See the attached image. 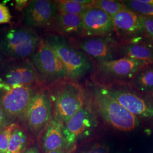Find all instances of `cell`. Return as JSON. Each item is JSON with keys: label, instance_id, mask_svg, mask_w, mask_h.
<instances>
[{"label": "cell", "instance_id": "6da1fadb", "mask_svg": "<svg viewBox=\"0 0 153 153\" xmlns=\"http://www.w3.org/2000/svg\"><path fill=\"white\" fill-rule=\"evenodd\" d=\"M93 95L97 111L113 128L119 131L131 132L141 124L136 116L109 95L105 87L94 88Z\"/></svg>", "mask_w": 153, "mask_h": 153}, {"label": "cell", "instance_id": "7a4b0ae2", "mask_svg": "<svg viewBox=\"0 0 153 153\" xmlns=\"http://www.w3.org/2000/svg\"><path fill=\"white\" fill-rule=\"evenodd\" d=\"M105 88L112 97L137 117L145 129L153 131V95H143L126 90Z\"/></svg>", "mask_w": 153, "mask_h": 153}, {"label": "cell", "instance_id": "3957f363", "mask_svg": "<svg viewBox=\"0 0 153 153\" xmlns=\"http://www.w3.org/2000/svg\"><path fill=\"white\" fill-rule=\"evenodd\" d=\"M97 120L91 108L86 104L64 124L65 149L70 153L78 143L91 135L97 126Z\"/></svg>", "mask_w": 153, "mask_h": 153}, {"label": "cell", "instance_id": "277c9868", "mask_svg": "<svg viewBox=\"0 0 153 153\" xmlns=\"http://www.w3.org/2000/svg\"><path fill=\"white\" fill-rule=\"evenodd\" d=\"M46 40L62 63L67 78L77 80L90 71L91 65L86 56L68 44L63 39L53 36Z\"/></svg>", "mask_w": 153, "mask_h": 153}, {"label": "cell", "instance_id": "5b68a950", "mask_svg": "<svg viewBox=\"0 0 153 153\" xmlns=\"http://www.w3.org/2000/svg\"><path fill=\"white\" fill-rule=\"evenodd\" d=\"M51 95L53 103V115L64 124L86 103V95L82 87L73 83H66Z\"/></svg>", "mask_w": 153, "mask_h": 153}, {"label": "cell", "instance_id": "8992f818", "mask_svg": "<svg viewBox=\"0 0 153 153\" xmlns=\"http://www.w3.org/2000/svg\"><path fill=\"white\" fill-rule=\"evenodd\" d=\"M53 116V105L48 93H35L21 119L28 129L38 137L43 133Z\"/></svg>", "mask_w": 153, "mask_h": 153}, {"label": "cell", "instance_id": "52a82bcc", "mask_svg": "<svg viewBox=\"0 0 153 153\" xmlns=\"http://www.w3.org/2000/svg\"><path fill=\"white\" fill-rule=\"evenodd\" d=\"M40 41L38 35L30 29L13 28L5 35L1 48L4 53L10 57L25 58L35 53Z\"/></svg>", "mask_w": 153, "mask_h": 153}, {"label": "cell", "instance_id": "ba28073f", "mask_svg": "<svg viewBox=\"0 0 153 153\" xmlns=\"http://www.w3.org/2000/svg\"><path fill=\"white\" fill-rule=\"evenodd\" d=\"M33 63L40 74L48 79L56 80L67 77L62 63L47 40L40 41L33 55Z\"/></svg>", "mask_w": 153, "mask_h": 153}, {"label": "cell", "instance_id": "9c48e42d", "mask_svg": "<svg viewBox=\"0 0 153 153\" xmlns=\"http://www.w3.org/2000/svg\"><path fill=\"white\" fill-rule=\"evenodd\" d=\"M34 91L30 86L11 88L2 95L0 102L10 120L21 117L31 102Z\"/></svg>", "mask_w": 153, "mask_h": 153}, {"label": "cell", "instance_id": "30bf717a", "mask_svg": "<svg viewBox=\"0 0 153 153\" xmlns=\"http://www.w3.org/2000/svg\"><path fill=\"white\" fill-rule=\"evenodd\" d=\"M59 13L55 2L34 0L29 1L25 9V19L31 27H46L53 23Z\"/></svg>", "mask_w": 153, "mask_h": 153}, {"label": "cell", "instance_id": "8fae6325", "mask_svg": "<svg viewBox=\"0 0 153 153\" xmlns=\"http://www.w3.org/2000/svg\"><path fill=\"white\" fill-rule=\"evenodd\" d=\"M83 34L87 37H105L114 31L112 18L98 8L91 7L82 15Z\"/></svg>", "mask_w": 153, "mask_h": 153}, {"label": "cell", "instance_id": "7c38bea8", "mask_svg": "<svg viewBox=\"0 0 153 153\" xmlns=\"http://www.w3.org/2000/svg\"><path fill=\"white\" fill-rule=\"evenodd\" d=\"M39 80L37 69L32 62L26 61L10 68L0 79V90L6 91L11 88L30 86Z\"/></svg>", "mask_w": 153, "mask_h": 153}, {"label": "cell", "instance_id": "4fadbf2b", "mask_svg": "<svg viewBox=\"0 0 153 153\" xmlns=\"http://www.w3.org/2000/svg\"><path fill=\"white\" fill-rule=\"evenodd\" d=\"M147 65L141 61L123 57L112 60L98 62V69L104 76L124 79L136 76Z\"/></svg>", "mask_w": 153, "mask_h": 153}, {"label": "cell", "instance_id": "5bb4252c", "mask_svg": "<svg viewBox=\"0 0 153 153\" xmlns=\"http://www.w3.org/2000/svg\"><path fill=\"white\" fill-rule=\"evenodd\" d=\"M107 37H87L79 42V46L88 56L98 62L114 60L115 43Z\"/></svg>", "mask_w": 153, "mask_h": 153}, {"label": "cell", "instance_id": "9a60e30c", "mask_svg": "<svg viewBox=\"0 0 153 153\" xmlns=\"http://www.w3.org/2000/svg\"><path fill=\"white\" fill-rule=\"evenodd\" d=\"M142 16L126 8L113 18L114 31L123 37H129L143 33Z\"/></svg>", "mask_w": 153, "mask_h": 153}, {"label": "cell", "instance_id": "2e32d148", "mask_svg": "<svg viewBox=\"0 0 153 153\" xmlns=\"http://www.w3.org/2000/svg\"><path fill=\"white\" fill-rule=\"evenodd\" d=\"M64 126V124L53 115L43 131L42 141L44 153L65 148Z\"/></svg>", "mask_w": 153, "mask_h": 153}, {"label": "cell", "instance_id": "e0dca14e", "mask_svg": "<svg viewBox=\"0 0 153 153\" xmlns=\"http://www.w3.org/2000/svg\"><path fill=\"white\" fill-rule=\"evenodd\" d=\"M53 23L62 34L71 36L83 34L82 16L59 13Z\"/></svg>", "mask_w": 153, "mask_h": 153}, {"label": "cell", "instance_id": "ac0fdd59", "mask_svg": "<svg viewBox=\"0 0 153 153\" xmlns=\"http://www.w3.org/2000/svg\"><path fill=\"white\" fill-rule=\"evenodd\" d=\"M121 49L125 57L141 61L148 64L153 63V47L150 45L131 43L122 47Z\"/></svg>", "mask_w": 153, "mask_h": 153}, {"label": "cell", "instance_id": "d6986e66", "mask_svg": "<svg viewBox=\"0 0 153 153\" xmlns=\"http://www.w3.org/2000/svg\"><path fill=\"white\" fill-rule=\"evenodd\" d=\"M133 84L140 93L151 94L153 90V66L139 71L134 77Z\"/></svg>", "mask_w": 153, "mask_h": 153}, {"label": "cell", "instance_id": "ffe728a7", "mask_svg": "<svg viewBox=\"0 0 153 153\" xmlns=\"http://www.w3.org/2000/svg\"><path fill=\"white\" fill-rule=\"evenodd\" d=\"M28 137L18 126L13 132L6 153H24L27 146Z\"/></svg>", "mask_w": 153, "mask_h": 153}, {"label": "cell", "instance_id": "44dd1931", "mask_svg": "<svg viewBox=\"0 0 153 153\" xmlns=\"http://www.w3.org/2000/svg\"><path fill=\"white\" fill-rule=\"evenodd\" d=\"M59 13L82 16L91 5H84L77 3L75 0H59L55 1Z\"/></svg>", "mask_w": 153, "mask_h": 153}, {"label": "cell", "instance_id": "7402d4cb", "mask_svg": "<svg viewBox=\"0 0 153 153\" xmlns=\"http://www.w3.org/2000/svg\"><path fill=\"white\" fill-rule=\"evenodd\" d=\"M123 2L128 9L141 16L153 17V0H129Z\"/></svg>", "mask_w": 153, "mask_h": 153}, {"label": "cell", "instance_id": "603a6c76", "mask_svg": "<svg viewBox=\"0 0 153 153\" xmlns=\"http://www.w3.org/2000/svg\"><path fill=\"white\" fill-rule=\"evenodd\" d=\"M91 7L98 8L103 10L111 16L112 19L115 15L122 10L128 8L122 2L112 0H99L95 1Z\"/></svg>", "mask_w": 153, "mask_h": 153}, {"label": "cell", "instance_id": "cb8c5ba5", "mask_svg": "<svg viewBox=\"0 0 153 153\" xmlns=\"http://www.w3.org/2000/svg\"><path fill=\"white\" fill-rule=\"evenodd\" d=\"M18 126L16 123H11L0 131V153H6L11 136Z\"/></svg>", "mask_w": 153, "mask_h": 153}, {"label": "cell", "instance_id": "d4e9b609", "mask_svg": "<svg viewBox=\"0 0 153 153\" xmlns=\"http://www.w3.org/2000/svg\"><path fill=\"white\" fill-rule=\"evenodd\" d=\"M111 148L103 142H97L85 149L81 153H110Z\"/></svg>", "mask_w": 153, "mask_h": 153}, {"label": "cell", "instance_id": "484cf974", "mask_svg": "<svg viewBox=\"0 0 153 153\" xmlns=\"http://www.w3.org/2000/svg\"><path fill=\"white\" fill-rule=\"evenodd\" d=\"M141 19L143 33L153 40V17L142 16Z\"/></svg>", "mask_w": 153, "mask_h": 153}, {"label": "cell", "instance_id": "4316f807", "mask_svg": "<svg viewBox=\"0 0 153 153\" xmlns=\"http://www.w3.org/2000/svg\"><path fill=\"white\" fill-rule=\"evenodd\" d=\"M11 16L8 7L0 3V24L10 23Z\"/></svg>", "mask_w": 153, "mask_h": 153}, {"label": "cell", "instance_id": "83f0119b", "mask_svg": "<svg viewBox=\"0 0 153 153\" xmlns=\"http://www.w3.org/2000/svg\"><path fill=\"white\" fill-rule=\"evenodd\" d=\"M10 120L0 102V131L11 124Z\"/></svg>", "mask_w": 153, "mask_h": 153}, {"label": "cell", "instance_id": "f1b7e54d", "mask_svg": "<svg viewBox=\"0 0 153 153\" xmlns=\"http://www.w3.org/2000/svg\"><path fill=\"white\" fill-rule=\"evenodd\" d=\"M29 1L26 0H16L15 1V7L18 11H22L23 10L26 9Z\"/></svg>", "mask_w": 153, "mask_h": 153}, {"label": "cell", "instance_id": "f546056e", "mask_svg": "<svg viewBox=\"0 0 153 153\" xmlns=\"http://www.w3.org/2000/svg\"><path fill=\"white\" fill-rule=\"evenodd\" d=\"M24 153H40V152L37 146H33L27 149Z\"/></svg>", "mask_w": 153, "mask_h": 153}, {"label": "cell", "instance_id": "4dcf8cb0", "mask_svg": "<svg viewBox=\"0 0 153 153\" xmlns=\"http://www.w3.org/2000/svg\"><path fill=\"white\" fill-rule=\"evenodd\" d=\"M47 153H69L66 150L65 148H63L61 149H59V150H54V151H52Z\"/></svg>", "mask_w": 153, "mask_h": 153}, {"label": "cell", "instance_id": "1f68e13d", "mask_svg": "<svg viewBox=\"0 0 153 153\" xmlns=\"http://www.w3.org/2000/svg\"><path fill=\"white\" fill-rule=\"evenodd\" d=\"M152 95H153V90L152 91V93H151Z\"/></svg>", "mask_w": 153, "mask_h": 153}]
</instances>
